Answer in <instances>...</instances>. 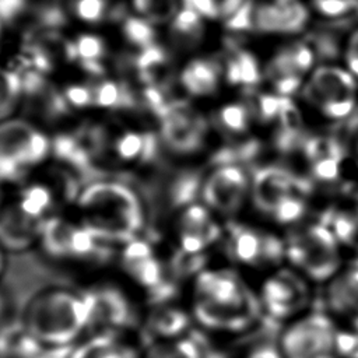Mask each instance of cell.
<instances>
[{
    "label": "cell",
    "instance_id": "6da1fadb",
    "mask_svg": "<svg viewBox=\"0 0 358 358\" xmlns=\"http://www.w3.org/2000/svg\"><path fill=\"white\" fill-rule=\"evenodd\" d=\"M190 313L204 330L239 334L256 324L262 306L238 273L206 267L193 278Z\"/></svg>",
    "mask_w": 358,
    "mask_h": 358
},
{
    "label": "cell",
    "instance_id": "7a4b0ae2",
    "mask_svg": "<svg viewBox=\"0 0 358 358\" xmlns=\"http://www.w3.org/2000/svg\"><path fill=\"white\" fill-rule=\"evenodd\" d=\"M78 221L101 241L123 245L145 228V206L133 186L117 179H96L76 196Z\"/></svg>",
    "mask_w": 358,
    "mask_h": 358
},
{
    "label": "cell",
    "instance_id": "3957f363",
    "mask_svg": "<svg viewBox=\"0 0 358 358\" xmlns=\"http://www.w3.org/2000/svg\"><path fill=\"white\" fill-rule=\"evenodd\" d=\"M21 322L45 345L74 347L91 333V310L85 291L50 287L31 296Z\"/></svg>",
    "mask_w": 358,
    "mask_h": 358
},
{
    "label": "cell",
    "instance_id": "277c9868",
    "mask_svg": "<svg viewBox=\"0 0 358 358\" xmlns=\"http://www.w3.org/2000/svg\"><path fill=\"white\" fill-rule=\"evenodd\" d=\"M309 186L295 172L280 165H264L252 173L250 201L277 224L298 222L309 204Z\"/></svg>",
    "mask_w": 358,
    "mask_h": 358
},
{
    "label": "cell",
    "instance_id": "5b68a950",
    "mask_svg": "<svg viewBox=\"0 0 358 358\" xmlns=\"http://www.w3.org/2000/svg\"><path fill=\"white\" fill-rule=\"evenodd\" d=\"M341 249L329 225L313 222L285 239V260L313 282H329L341 270Z\"/></svg>",
    "mask_w": 358,
    "mask_h": 358
},
{
    "label": "cell",
    "instance_id": "8992f818",
    "mask_svg": "<svg viewBox=\"0 0 358 358\" xmlns=\"http://www.w3.org/2000/svg\"><path fill=\"white\" fill-rule=\"evenodd\" d=\"M52 157V137L32 122L11 117L0 122V185L21 182Z\"/></svg>",
    "mask_w": 358,
    "mask_h": 358
},
{
    "label": "cell",
    "instance_id": "52a82bcc",
    "mask_svg": "<svg viewBox=\"0 0 358 358\" xmlns=\"http://www.w3.org/2000/svg\"><path fill=\"white\" fill-rule=\"evenodd\" d=\"M277 348L282 358H343L345 333L330 315L303 313L288 322Z\"/></svg>",
    "mask_w": 358,
    "mask_h": 358
},
{
    "label": "cell",
    "instance_id": "ba28073f",
    "mask_svg": "<svg viewBox=\"0 0 358 358\" xmlns=\"http://www.w3.org/2000/svg\"><path fill=\"white\" fill-rule=\"evenodd\" d=\"M301 92L323 117L344 120L355 110L358 80L345 66L319 64L306 78Z\"/></svg>",
    "mask_w": 358,
    "mask_h": 358
},
{
    "label": "cell",
    "instance_id": "9c48e42d",
    "mask_svg": "<svg viewBox=\"0 0 358 358\" xmlns=\"http://www.w3.org/2000/svg\"><path fill=\"white\" fill-rule=\"evenodd\" d=\"M38 245L42 252L57 262L101 263L109 256V243L101 241L78 220L52 215L43 224Z\"/></svg>",
    "mask_w": 358,
    "mask_h": 358
},
{
    "label": "cell",
    "instance_id": "30bf717a",
    "mask_svg": "<svg viewBox=\"0 0 358 358\" xmlns=\"http://www.w3.org/2000/svg\"><path fill=\"white\" fill-rule=\"evenodd\" d=\"M119 262L123 273L144 291L152 306L168 303L175 296L176 281L148 239L140 236L120 245Z\"/></svg>",
    "mask_w": 358,
    "mask_h": 358
},
{
    "label": "cell",
    "instance_id": "8fae6325",
    "mask_svg": "<svg viewBox=\"0 0 358 358\" xmlns=\"http://www.w3.org/2000/svg\"><path fill=\"white\" fill-rule=\"evenodd\" d=\"M161 144L178 157H190L201 151L208 140L210 119L185 98H172L157 117Z\"/></svg>",
    "mask_w": 358,
    "mask_h": 358
},
{
    "label": "cell",
    "instance_id": "7c38bea8",
    "mask_svg": "<svg viewBox=\"0 0 358 358\" xmlns=\"http://www.w3.org/2000/svg\"><path fill=\"white\" fill-rule=\"evenodd\" d=\"M252 173L241 162H220L203 176L200 201L217 217H232L250 201Z\"/></svg>",
    "mask_w": 358,
    "mask_h": 358
},
{
    "label": "cell",
    "instance_id": "4fadbf2b",
    "mask_svg": "<svg viewBox=\"0 0 358 358\" xmlns=\"http://www.w3.org/2000/svg\"><path fill=\"white\" fill-rule=\"evenodd\" d=\"M222 241L228 257L241 266L274 267L285 259V241L259 227L229 222L224 228Z\"/></svg>",
    "mask_w": 358,
    "mask_h": 358
},
{
    "label": "cell",
    "instance_id": "5bb4252c",
    "mask_svg": "<svg viewBox=\"0 0 358 358\" xmlns=\"http://www.w3.org/2000/svg\"><path fill=\"white\" fill-rule=\"evenodd\" d=\"M309 280L291 266L278 267L262 282L259 302L262 312L277 320H294L303 315L310 301Z\"/></svg>",
    "mask_w": 358,
    "mask_h": 358
},
{
    "label": "cell",
    "instance_id": "9a60e30c",
    "mask_svg": "<svg viewBox=\"0 0 358 358\" xmlns=\"http://www.w3.org/2000/svg\"><path fill=\"white\" fill-rule=\"evenodd\" d=\"M256 120L268 129L280 148L298 144L303 136V119L299 108L289 95L274 91L260 94L252 105Z\"/></svg>",
    "mask_w": 358,
    "mask_h": 358
},
{
    "label": "cell",
    "instance_id": "2e32d148",
    "mask_svg": "<svg viewBox=\"0 0 358 358\" xmlns=\"http://www.w3.org/2000/svg\"><path fill=\"white\" fill-rule=\"evenodd\" d=\"M315 67L313 49L303 42L294 41L273 53L263 73L271 91L292 96L302 90Z\"/></svg>",
    "mask_w": 358,
    "mask_h": 358
},
{
    "label": "cell",
    "instance_id": "e0dca14e",
    "mask_svg": "<svg viewBox=\"0 0 358 358\" xmlns=\"http://www.w3.org/2000/svg\"><path fill=\"white\" fill-rule=\"evenodd\" d=\"M91 310V333L123 334L134 327L136 310L130 298L115 284H99L85 289Z\"/></svg>",
    "mask_w": 358,
    "mask_h": 358
},
{
    "label": "cell",
    "instance_id": "ac0fdd59",
    "mask_svg": "<svg viewBox=\"0 0 358 358\" xmlns=\"http://www.w3.org/2000/svg\"><path fill=\"white\" fill-rule=\"evenodd\" d=\"M222 235L224 227L201 201L179 210L175 224L176 249L192 255H204L210 246L222 239Z\"/></svg>",
    "mask_w": 358,
    "mask_h": 358
},
{
    "label": "cell",
    "instance_id": "d6986e66",
    "mask_svg": "<svg viewBox=\"0 0 358 358\" xmlns=\"http://www.w3.org/2000/svg\"><path fill=\"white\" fill-rule=\"evenodd\" d=\"M310 11L305 0H262L253 7L252 27L268 36L291 38L306 28Z\"/></svg>",
    "mask_w": 358,
    "mask_h": 358
},
{
    "label": "cell",
    "instance_id": "ffe728a7",
    "mask_svg": "<svg viewBox=\"0 0 358 358\" xmlns=\"http://www.w3.org/2000/svg\"><path fill=\"white\" fill-rule=\"evenodd\" d=\"M162 147L157 131L147 129H123L109 134L106 155L127 166H144L151 164Z\"/></svg>",
    "mask_w": 358,
    "mask_h": 358
},
{
    "label": "cell",
    "instance_id": "44dd1931",
    "mask_svg": "<svg viewBox=\"0 0 358 358\" xmlns=\"http://www.w3.org/2000/svg\"><path fill=\"white\" fill-rule=\"evenodd\" d=\"M326 306L343 330L358 334V267L340 270L327 282Z\"/></svg>",
    "mask_w": 358,
    "mask_h": 358
},
{
    "label": "cell",
    "instance_id": "7402d4cb",
    "mask_svg": "<svg viewBox=\"0 0 358 358\" xmlns=\"http://www.w3.org/2000/svg\"><path fill=\"white\" fill-rule=\"evenodd\" d=\"M303 159L315 176L322 182H333L340 173L347 157L345 144L331 136H315L302 143Z\"/></svg>",
    "mask_w": 358,
    "mask_h": 358
},
{
    "label": "cell",
    "instance_id": "603a6c76",
    "mask_svg": "<svg viewBox=\"0 0 358 358\" xmlns=\"http://www.w3.org/2000/svg\"><path fill=\"white\" fill-rule=\"evenodd\" d=\"M56 194L45 182H29L20 187L11 203L6 204L17 217L35 229H42L46 220L53 214Z\"/></svg>",
    "mask_w": 358,
    "mask_h": 358
},
{
    "label": "cell",
    "instance_id": "cb8c5ba5",
    "mask_svg": "<svg viewBox=\"0 0 358 358\" xmlns=\"http://www.w3.org/2000/svg\"><path fill=\"white\" fill-rule=\"evenodd\" d=\"M52 157L77 173L92 171L99 162L84 130L63 131L52 137Z\"/></svg>",
    "mask_w": 358,
    "mask_h": 358
},
{
    "label": "cell",
    "instance_id": "d4e9b609",
    "mask_svg": "<svg viewBox=\"0 0 358 358\" xmlns=\"http://www.w3.org/2000/svg\"><path fill=\"white\" fill-rule=\"evenodd\" d=\"M69 358H143V351L123 334L96 331L78 341Z\"/></svg>",
    "mask_w": 358,
    "mask_h": 358
},
{
    "label": "cell",
    "instance_id": "484cf974",
    "mask_svg": "<svg viewBox=\"0 0 358 358\" xmlns=\"http://www.w3.org/2000/svg\"><path fill=\"white\" fill-rule=\"evenodd\" d=\"M192 320V313L171 302L154 305L145 319V331L150 341L173 340L190 333Z\"/></svg>",
    "mask_w": 358,
    "mask_h": 358
},
{
    "label": "cell",
    "instance_id": "4316f807",
    "mask_svg": "<svg viewBox=\"0 0 358 358\" xmlns=\"http://www.w3.org/2000/svg\"><path fill=\"white\" fill-rule=\"evenodd\" d=\"M224 67L214 59H194L179 76V85L189 96L204 98L217 92Z\"/></svg>",
    "mask_w": 358,
    "mask_h": 358
},
{
    "label": "cell",
    "instance_id": "83f0119b",
    "mask_svg": "<svg viewBox=\"0 0 358 358\" xmlns=\"http://www.w3.org/2000/svg\"><path fill=\"white\" fill-rule=\"evenodd\" d=\"M136 76L144 87H166L171 80V59L168 53L157 45L141 49L140 55L133 60Z\"/></svg>",
    "mask_w": 358,
    "mask_h": 358
},
{
    "label": "cell",
    "instance_id": "f1b7e54d",
    "mask_svg": "<svg viewBox=\"0 0 358 358\" xmlns=\"http://www.w3.org/2000/svg\"><path fill=\"white\" fill-rule=\"evenodd\" d=\"M43 348L21 320L0 324V358H39Z\"/></svg>",
    "mask_w": 358,
    "mask_h": 358
},
{
    "label": "cell",
    "instance_id": "f546056e",
    "mask_svg": "<svg viewBox=\"0 0 358 358\" xmlns=\"http://www.w3.org/2000/svg\"><path fill=\"white\" fill-rule=\"evenodd\" d=\"M94 108L109 112H126L140 105V96L130 84L117 80H102L92 85Z\"/></svg>",
    "mask_w": 358,
    "mask_h": 358
},
{
    "label": "cell",
    "instance_id": "4dcf8cb0",
    "mask_svg": "<svg viewBox=\"0 0 358 358\" xmlns=\"http://www.w3.org/2000/svg\"><path fill=\"white\" fill-rule=\"evenodd\" d=\"M143 358H210L206 344L194 333L173 340L150 341Z\"/></svg>",
    "mask_w": 358,
    "mask_h": 358
},
{
    "label": "cell",
    "instance_id": "1f68e13d",
    "mask_svg": "<svg viewBox=\"0 0 358 358\" xmlns=\"http://www.w3.org/2000/svg\"><path fill=\"white\" fill-rule=\"evenodd\" d=\"M264 77L257 59L246 50L235 52L224 66V78L228 84L239 88H253Z\"/></svg>",
    "mask_w": 358,
    "mask_h": 358
},
{
    "label": "cell",
    "instance_id": "d6a6232c",
    "mask_svg": "<svg viewBox=\"0 0 358 358\" xmlns=\"http://www.w3.org/2000/svg\"><path fill=\"white\" fill-rule=\"evenodd\" d=\"M255 117V110L252 105L245 102H228L224 103L210 120L225 134L241 136L249 131Z\"/></svg>",
    "mask_w": 358,
    "mask_h": 358
},
{
    "label": "cell",
    "instance_id": "836d02e7",
    "mask_svg": "<svg viewBox=\"0 0 358 358\" xmlns=\"http://www.w3.org/2000/svg\"><path fill=\"white\" fill-rule=\"evenodd\" d=\"M203 176L194 171L178 173L169 185V203L176 210H182L193 203L200 201Z\"/></svg>",
    "mask_w": 358,
    "mask_h": 358
},
{
    "label": "cell",
    "instance_id": "e575fe53",
    "mask_svg": "<svg viewBox=\"0 0 358 358\" xmlns=\"http://www.w3.org/2000/svg\"><path fill=\"white\" fill-rule=\"evenodd\" d=\"M74 60L91 76H101L105 71L102 59L105 56V45L95 35H83L74 43Z\"/></svg>",
    "mask_w": 358,
    "mask_h": 358
},
{
    "label": "cell",
    "instance_id": "d590c367",
    "mask_svg": "<svg viewBox=\"0 0 358 358\" xmlns=\"http://www.w3.org/2000/svg\"><path fill=\"white\" fill-rule=\"evenodd\" d=\"M22 99L21 76L15 70L0 69V122L14 117Z\"/></svg>",
    "mask_w": 358,
    "mask_h": 358
},
{
    "label": "cell",
    "instance_id": "8d00e7d4",
    "mask_svg": "<svg viewBox=\"0 0 358 358\" xmlns=\"http://www.w3.org/2000/svg\"><path fill=\"white\" fill-rule=\"evenodd\" d=\"M201 35V22L200 14L183 6L180 11L176 13L172 21V39L179 48H192L194 46Z\"/></svg>",
    "mask_w": 358,
    "mask_h": 358
},
{
    "label": "cell",
    "instance_id": "74e56055",
    "mask_svg": "<svg viewBox=\"0 0 358 358\" xmlns=\"http://www.w3.org/2000/svg\"><path fill=\"white\" fill-rule=\"evenodd\" d=\"M329 227L343 248L358 253V206L336 211Z\"/></svg>",
    "mask_w": 358,
    "mask_h": 358
},
{
    "label": "cell",
    "instance_id": "f35d334b",
    "mask_svg": "<svg viewBox=\"0 0 358 358\" xmlns=\"http://www.w3.org/2000/svg\"><path fill=\"white\" fill-rule=\"evenodd\" d=\"M134 8L151 22L164 24L176 15L175 0H133Z\"/></svg>",
    "mask_w": 358,
    "mask_h": 358
},
{
    "label": "cell",
    "instance_id": "ab89813d",
    "mask_svg": "<svg viewBox=\"0 0 358 358\" xmlns=\"http://www.w3.org/2000/svg\"><path fill=\"white\" fill-rule=\"evenodd\" d=\"M123 32L129 39V42H131L133 45L141 49L152 45L154 29L147 21L141 18H136V17L126 18V21L123 22Z\"/></svg>",
    "mask_w": 358,
    "mask_h": 358
},
{
    "label": "cell",
    "instance_id": "60d3db41",
    "mask_svg": "<svg viewBox=\"0 0 358 358\" xmlns=\"http://www.w3.org/2000/svg\"><path fill=\"white\" fill-rule=\"evenodd\" d=\"M63 95L71 110H83L94 106L92 85L71 84L63 90Z\"/></svg>",
    "mask_w": 358,
    "mask_h": 358
},
{
    "label": "cell",
    "instance_id": "b9f144b4",
    "mask_svg": "<svg viewBox=\"0 0 358 358\" xmlns=\"http://www.w3.org/2000/svg\"><path fill=\"white\" fill-rule=\"evenodd\" d=\"M357 4L358 0H309L310 10L331 18L348 14Z\"/></svg>",
    "mask_w": 358,
    "mask_h": 358
},
{
    "label": "cell",
    "instance_id": "7bdbcfd3",
    "mask_svg": "<svg viewBox=\"0 0 358 358\" xmlns=\"http://www.w3.org/2000/svg\"><path fill=\"white\" fill-rule=\"evenodd\" d=\"M76 14L84 21H99L106 10V0H77L74 3Z\"/></svg>",
    "mask_w": 358,
    "mask_h": 358
},
{
    "label": "cell",
    "instance_id": "ee69618b",
    "mask_svg": "<svg viewBox=\"0 0 358 358\" xmlns=\"http://www.w3.org/2000/svg\"><path fill=\"white\" fill-rule=\"evenodd\" d=\"M344 66L358 80V28L354 29L347 38L344 46Z\"/></svg>",
    "mask_w": 358,
    "mask_h": 358
},
{
    "label": "cell",
    "instance_id": "f6af8a7d",
    "mask_svg": "<svg viewBox=\"0 0 358 358\" xmlns=\"http://www.w3.org/2000/svg\"><path fill=\"white\" fill-rule=\"evenodd\" d=\"M28 0H0V20L14 21L25 10Z\"/></svg>",
    "mask_w": 358,
    "mask_h": 358
},
{
    "label": "cell",
    "instance_id": "bcb514c9",
    "mask_svg": "<svg viewBox=\"0 0 358 358\" xmlns=\"http://www.w3.org/2000/svg\"><path fill=\"white\" fill-rule=\"evenodd\" d=\"M183 6L196 10L200 15L214 18L218 17V8L215 0H183Z\"/></svg>",
    "mask_w": 358,
    "mask_h": 358
},
{
    "label": "cell",
    "instance_id": "7dc6e473",
    "mask_svg": "<svg viewBox=\"0 0 358 358\" xmlns=\"http://www.w3.org/2000/svg\"><path fill=\"white\" fill-rule=\"evenodd\" d=\"M246 358H282L281 352L278 351L277 345L270 347V345H262L250 351Z\"/></svg>",
    "mask_w": 358,
    "mask_h": 358
},
{
    "label": "cell",
    "instance_id": "c3c4849f",
    "mask_svg": "<svg viewBox=\"0 0 358 358\" xmlns=\"http://www.w3.org/2000/svg\"><path fill=\"white\" fill-rule=\"evenodd\" d=\"M345 148H347V152L352 155L354 161L358 165V123L355 126H352V129H351V131L348 134V140H347Z\"/></svg>",
    "mask_w": 358,
    "mask_h": 358
},
{
    "label": "cell",
    "instance_id": "681fc988",
    "mask_svg": "<svg viewBox=\"0 0 358 358\" xmlns=\"http://www.w3.org/2000/svg\"><path fill=\"white\" fill-rule=\"evenodd\" d=\"M343 358H358V345L355 343H348Z\"/></svg>",
    "mask_w": 358,
    "mask_h": 358
},
{
    "label": "cell",
    "instance_id": "f907efd6",
    "mask_svg": "<svg viewBox=\"0 0 358 358\" xmlns=\"http://www.w3.org/2000/svg\"><path fill=\"white\" fill-rule=\"evenodd\" d=\"M4 248L0 245V278L3 277L4 274V270H6V253H4Z\"/></svg>",
    "mask_w": 358,
    "mask_h": 358
},
{
    "label": "cell",
    "instance_id": "816d5d0a",
    "mask_svg": "<svg viewBox=\"0 0 358 358\" xmlns=\"http://www.w3.org/2000/svg\"><path fill=\"white\" fill-rule=\"evenodd\" d=\"M4 310H6V301H4L3 294L0 292V322H1V317L4 315Z\"/></svg>",
    "mask_w": 358,
    "mask_h": 358
},
{
    "label": "cell",
    "instance_id": "f5cc1de1",
    "mask_svg": "<svg viewBox=\"0 0 358 358\" xmlns=\"http://www.w3.org/2000/svg\"><path fill=\"white\" fill-rule=\"evenodd\" d=\"M1 186V185H0ZM1 206H3V203H1V189H0V210H1Z\"/></svg>",
    "mask_w": 358,
    "mask_h": 358
}]
</instances>
